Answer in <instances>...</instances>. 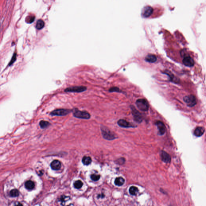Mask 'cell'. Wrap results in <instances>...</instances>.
Returning a JSON list of instances; mask_svg holds the SVG:
<instances>
[{
  "instance_id": "6da1fadb",
  "label": "cell",
  "mask_w": 206,
  "mask_h": 206,
  "mask_svg": "<svg viewBox=\"0 0 206 206\" xmlns=\"http://www.w3.org/2000/svg\"><path fill=\"white\" fill-rule=\"evenodd\" d=\"M101 130L103 137L106 140H113L117 138L115 135L111 131H110L107 127H106L105 126L101 125Z\"/></svg>"
},
{
  "instance_id": "7a4b0ae2",
  "label": "cell",
  "mask_w": 206,
  "mask_h": 206,
  "mask_svg": "<svg viewBox=\"0 0 206 206\" xmlns=\"http://www.w3.org/2000/svg\"><path fill=\"white\" fill-rule=\"evenodd\" d=\"M136 104L138 108L141 111H147L149 109V103L145 99H138L137 100Z\"/></svg>"
},
{
  "instance_id": "3957f363",
  "label": "cell",
  "mask_w": 206,
  "mask_h": 206,
  "mask_svg": "<svg viewBox=\"0 0 206 206\" xmlns=\"http://www.w3.org/2000/svg\"><path fill=\"white\" fill-rule=\"evenodd\" d=\"M73 116L77 118L83 119H89L91 117L90 114L87 112L80 111L77 109H74L73 111Z\"/></svg>"
},
{
  "instance_id": "277c9868",
  "label": "cell",
  "mask_w": 206,
  "mask_h": 206,
  "mask_svg": "<svg viewBox=\"0 0 206 206\" xmlns=\"http://www.w3.org/2000/svg\"><path fill=\"white\" fill-rule=\"evenodd\" d=\"M132 113L134 121L137 123H140L143 121V116L133 106H131Z\"/></svg>"
},
{
  "instance_id": "5b68a950",
  "label": "cell",
  "mask_w": 206,
  "mask_h": 206,
  "mask_svg": "<svg viewBox=\"0 0 206 206\" xmlns=\"http://www.w3.org/2000/svg\"><path fill=\"white\" fill-rule=\"evenodd\" d=\"M184 101L187 104L188 106L190 107H193L197 104L196 98L194 95H190L184 97Z\"/></svg>"
},
{
  "instance_id": "8992f818",
  "label": "cell",
  "mask_w": 206,
  "mask_h": 206,
  "mask_svg": "<svg viewBox=\"0 0 206 206\" xmlns=\"http://www.w3.org/2000/svg\"><path fill=\"white\" fill-rule=\"evenodd\" d=\"M87 90V87L84 86H74V87H70L66 88L65 89V92H77L80 93L84 92Z\"/></svg>"
},
{
  "instance_id": "52a82bcc",
  "label": "cell",
  "mask_w": 206,
  "mask_h": 206,
  "mask_svg": "<svg viewBox=\"0 0 206 206\" xmlns=\"http://www.w3.org/2000/svg\"><path fill=\"white\" fill-rule=\"evenodd\" d=\"M71 112L70 110L64 109H57L53 111L50 113V115L53 116H65Z\"/></svg>"
},
{
  "instance_id": "ba28073f",
  "label": "cell",
  "mask_w": 206,
  "mask_h": 206,
  "mask_svg": "<svg viewBox=\"0 0 206 206\" xmlns=\"http://www.w3.org/2000/svg\"><path fill=\"white\" fill-rule=\"evenodd\" d=\"M153 9L151 7L146 6L144 7L142 10L141 16L144 18H147L152 14Z\"/></svg>"
},
{
  "instance_id": "9c48e42d",
  "label": "cell",
  "mask_w": 206,
  "mask_h": 206,
  "mask_svg": "<svg viewBox=\"0 0 206 206\" xmlns=\"http://www.w3.org/2000/svg\"><path fill=\"white\" fill-rule=\"evenodd\" d=\"M155 125L158 129L159 134L160 135H163L166 131V127L164 123L160 121H157L155 123Z\"/></svg>"
},
{
  "instance_id": "30bf717a",
  "label": "cell",
  "mask_w": 206,
  "mask_h": 206,
  "mask_svg": "<svg viewBox=\"0 0 206 206\" xmlns=\"http://www.w3.org/2000/svg\"><path fill=\"white\" fill-rule=\"evenodd\" d=\"M183 63L185 66L188 67H192L194 66V60L192 58L189 56H184L182 60Z\"/></svg>"
},
{
  "instance_id": "8fae6325",
  "label": "cell",
  "mask_w": 206,
  "mask_h": 206,
  "mask_svg": "<svg viewBox=\"0 0 206 206\" xmlns=\"http://www.w3.org/2000/svg\"><path fill=\"white\" fill-rule=\"evenodd\" d=\"M117 123L122 128H133L135 127L134 125H133L125 120H119Z\"/></svg>"
},
{
  "instance_id": "7c38bea8",
  "label": "cell",
  "mask_w": 206,
  "mask_h": 206,
  "mask_svg": "<svg viewBox=\"0 0 206 206\" xmlns=\"http://www.w3.org/2000/svg\"><path fill=\"white\" fill-rule=\"evenodd\" d=\"M161 160L166 163H170L171 162V156L167 153L164 151H162L161 153Z\"/></svg>"
},
{
  "instance_id": "4fadbf2b",
  "label": "cell",
  "mask_w": 206,
  "mask_h": 206,
  "mask_svg": "<svg viewBox=\"0 0 206 206\" xmlns=\"http://www.w3.org/2000/svg\"><path fill=\"white\" fill-rule=\"evenodd\" d=\"M50 166L53 170H58L61 168V162L58 160H55L51 163Z\"/></svg>"
},
{
  "instance_id": "5bb4252c",
  "label": "cell",
  "mask_w": 206,
  "mask_h": 206,
  "mask_svg": "<svg viewBox=\"0 0 206 206\" xmlns=\"http://www.w3.org/2000/svg\"><path fill=\"white\" fill-rule=\"evenodd\" d=\"M205 132V129L204 128L202 127H196L195 128L194 132V134L195 136L197 137H200L204 134Z\"/></svg>"
},
{
  "instance_id": "9a60e30c",
  "label": "cell",
  "mask_w": 206,
  "mask_h": 206,
  "mask_svg": "<svg viewBox=\"0 0 206 206\" xmlns=\"http://www.w3.org/2000/svg\"><path fill=\"white\" fill-rule=\"evenodd\" d=\"M145 61L150 63H154L156 62L157 58L156 56L154 54H150L147 55L145 58Z\"/></svg>"
},
{
  "instance_id": "2e32d148",
  "label": "cell",
  "mask_w": 206,
  "mask_h": 206,
  "mask_svg": "<svg viewBox=\"0 0 206 206\" xmlns=\"http://www.w3.org/2000/svg\"><path fill=\"white\" fill-rule=\"evenodd\" d=\"M71 200L70 198L68 196H62L60 199L61 204L62 205L64 206H68V204L67 203Z\"/></svg>"
},
{
  "instance_id": "e0dca14e",
  "label": "cell",
  "mask_w": 206,
  "mask_h": 206,
  "mask_svg": "<svg viewBox=\"0 0 206 206\" xmlns=\"http://www.w3.org/2000/svg\"><path fill=\"white\" fill-rule=\"evenodd\" d=\"M25 187L26 189L29 190H31L33 189L35 187V183L32 181H27L25 183Z\"/></svg>"
},
{
  "instance_id": "ac0fdd59",
  "label": "cell",
  "mask_w": 206,
  "mask_h": 206,
  "mask_svg": "<svg viewBox=\"0 0 206 206\" xmlns=\"http://www.w3.org/2000/svg\"><path fill=\"white\" fill-rule=\"evenodd\" d=\"M44 25H45V23L44 21L40 19V20H38V21H37L35 27L37 29L40 30L44 28Z\"/></svg>"
},
{
  "instance_id": "d6986e66",
  "label": "cell",
  "mask_w": 206,
  "mask_h": 206,
  "mask_svg": "<svg viewBox=\"0 0 206 206\" xmlns=\"http://www.w3.org/2000/svg\"><path fill=\"white\" fill-rule=\"evenodd\" d=\"M125 179L122 177H118L116 178L115 180V184L118 186H121L123 185L125 183Z\"/></svg>"
},
{
  "instance_id": "ffe728a7",
  "label": "cell",
  "mask_w": 206,
  "mask_h": 206,
  "mask_svg": "<svg viewBox=\"0 0 206 206\" xmlns=\"http://www.w3.org/2000/svg\"><path fill=\"white\" fill-rule=\"evenodd\" d=\"M82 162L83 164L86 166H88L92 163V159L90 157L84 156L82 159Z\"/></svg>"
},
{
  "instance_id": "44dd1931",
  "label": "cell",
  "mask_w": 206,
  "mask_h": 206,
  "mask_svg": "<svg viewBox=\"0 0 206 206\" xmlns=\"http://www.w3.org/2000/svg\"><path fill=\"white\" fill-rule=\"evenodd\" d=\"M50 125V123L47 121H41L39 123V125H40V127L42 128H43V129L47 128V127H48Z\"/></svg>"
},
{
  "instance_id": "7402d4cb",
  "label": "cell",
  "mask_w": 206,
  "mask_h": 206,
  "mask_svg": "<svg viewBox=\"0 0 206 206\" xmlns=\"http://www.w3.org/2000/svg\"><path fill=\"white\" fill-rule=\"evenodd\" d=\"M129 193L132 195H135L139 191L138 188L135 186H131L129 189Z\"/></svg>"
},
{
  "instance_id": "603a6c76",
  "label": "cell",
  "mask_w": 206,
  "mask_h": 206,
  "mask_svg": "<svg viewBox=\"0 0 206 206\" xmlns=\"http://www.w3.org/2000/svg\"><path fill=\"white\" fill-rule=\"evenodd\" d=\"M20 194V193L18 190L17 189H13L11 190L10 192V195L11 197H15L19 196Z\"/></svg>"
},
{
  "instance_id": "cb8c5ba5",
  "label": "cell",
  "mask_w": 206,
  "mask_h": 206,
  "mask_svg": "<svg viewBox=\"0 0 206 206\" xmlns=\"http://www.w3.org/2000/svg\"><path fill=\"white\" fill-rule=\"evenodd\" d=\"M83 183L80 180L76 181L74 184V187L77 189H79L81 188V187L83 186Z\"/></svg>"
},
{
  "instance_id": "d4e9b609",
  "label": "cell",
  "mask_w": 206,
  "mask_h": 206,
  "mask_svg": "<svg viewBox=\"0 0 206 206\" xmlns=\"http://www.w3.org/2000/svg\"><path fill=\"white\" fill-rule=\"evenodd\" d=\"M35 19L34 16H28L26 19V21L27 23H31L33 22Z\"/></svg>"
},
{
  "instance_id": "484cf974",
  "label": "cell",
  "mask_w": 206,
  "mask_h": 206,
  "mask_svg": "<svg viewBox=\"0 0 206 206\" xmlns=\"http://www.w3.org/2000/svg\"><path fill=\"white\" fill-rule=\"evenodd\" d=\"M100 175L95 174L92 175L91 176V178L92 179V180H93L94 181H97L98 180L100 179Z\"/></svg>"
},
{
  "instance_id": "4316f807",
  "label": "cell",
  "mask_w": 206,
  "mask_h": 206,
  "mask_svg": "<svg viewBox=\"0 0 206 206\" xmlns=\"http://www.w3.org/2000/svg\"><path fill=\"white\" fill-rule=\"evenodd\" d=\"M16 59H17V54L15 53H14L13 55V56L12 59H11V60L9 64V66H11V65H12L13 64V63L14 62H15V61L16 60Z\"/></svg>"
},
{
  "instance_id": "83f0119b",
  "label": "cell",
  "mask_w": 206,
  "mask_h": 206,
  "mask_svg": "<svg viewBox=\"0 0 206 206\" xmlns=\"http://www.w3.org/2000/svg\"><path fill=\"white\" fill-rule=\"evenodd\" d=\"M109 92H120V90L119 88L117 87H113L110 88L109 89Z\"/></svg>"
},
{
  "instance_id": "f1b7e54d",
  "label": "cell",
  "mask_w": 206,
  "mask_h": 206,
  "mask_svg": "<svg viewBox=\"0 0 206 206\" xmlns=\"http://www.w3.org/2000/svg\"><path fill=\"white\" fill-rule=\"evenodd\" d=\"M118 161L119 163L121 162L120 164H122V163H123L125 162V159L124 158H121L120 159L118 160Z\"/></svg>"
},
{
  "instance_id": "f546056e",
  "label": "cell",
  "mask_w": 206,
  "mask_h": 206,
  "mask_svg": "<svg viewBox=\"0 0 206 206\" xmlns=\"http://www.w3.org/2000/svg\"><path fill=\"white\" fill-rule=\"evenodd\" d=\"M15 206H23V205H22V204L20 203H17V204L15 205Z\"/></svg>"
}]
</instances>
